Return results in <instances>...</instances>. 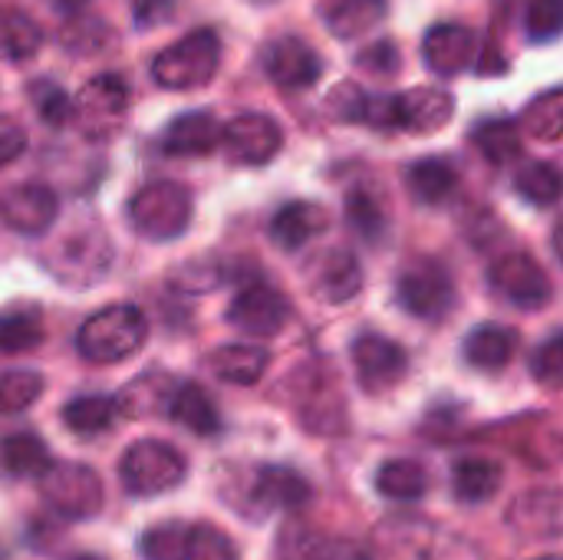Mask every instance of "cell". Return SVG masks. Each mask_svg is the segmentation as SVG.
<instances>
[{
    "mask_svg": "<svg viewBox=\"0 0 563 560\" xmlns=\"http://www.w3.org/2000/svg\"><path fill=\"white\" fill-rule=\"evenodd\" d=\"M145 333H148V323L142 310L132 304H115V307L92 314L79 327L76 347L89 363H122L145 343Z\"/></svg>",
    "mask_w": 563,
    "mask_h": 560,
    "instance_id": "cell-1",
    "label": "cell"
},
{
    "mask_svg": "<svg viewBox=\"0 0 563 560\" xmlns=\"http://www.w3.org/2000/svg\"><path fill=\"white\" fill-rule=\"evenodd\" d=\"M221 63V40L214 30H195L162 50L152 63V76L165 89H195L205 86Z\"/></svg>",
    "mask_w": 563,
    "mask_h": 560,
    "instance_id": "cell-2",
    "label": "cell"
},
{
    "mask_svg": "<svg viewBox=\"0 0 563 560\" xmlns=\"http://www.w3.org/2000/svg\"><path fill=\"white\" fill-rule=\"evenodd\" d=\"M191 195L178 182H152L129 201V221L142 238L168 241L188 228Z\"/></svg>",
    "mask_w": 563,
    "mask_h": 560,
    "instance_id": "cell-3",
    "label": "cell"
},
{
    "mask_svg": "<svg viewBox=\"0 0 563 560\" xmlns=\"http://www.w3.org/2000/svg\"><path fill=\"white\" fill-rule=\"evenodd\" d=\"M119 475L132 495L152 498V495L175 488L185 479V459L175 446L158 442V439H145V442H135L122 455Z\"/></svg>",
    "mask_w": 563,
    "mask_h": 560,
    "instance_id": "cell-4",
    "label": "cell"
},
{
    "mask_svg": "<svg viewBox=\"0 0 563 560\" xmlns=\"http://www.w3.org/2000/svg\"><path fill=\"white\" fill-rule=\"evenodd\" d=\"M396 294L399 304L419 320H442L455 307V281L449 267H442L432 257H419L406 264L396 281Z\"/></svg>",
    "mask_w": 563,
    "mask_h": 560,
    "instance_id": "cell-5",
    "label": "cell"
},
{
    "mask_svg": "<svg viewBox=\"0 0 563 560\" xmlns=\"http://www.w3.org/2000/svg\"><path fill=\"white\" fill-rule=\"evenodd\" d=\"M488 281H492V287H495L505 300H511L515 307H525V310L548 307L551 297H554V284H551L548 271H544L528 251L501 254V257L492 264Z\"/></svg>",
    "mask_w": 563,
    "mask_h": 560,
    "instance_id": "cell-6",
    "label": "cell"
},
{
    "mask_svg": "<svg viewBox=\"0 0 563 560\" xmlns=\"http://www.w3.org/2000/svg\"><path fill=\"white\" fill-rule=\"evenodd\" d=\"M218 145L238 165H267L280 152L284 132L271 116L247 112V116H234L228 125H221V142Z\"/></svg>",
    "mask_w": 563,
    "mask_h": 560,
    "instance_id": "cell-7",
    "label": "cell"
},
{
    "mask_svg": "<svg viewBox=\"0 0 563 560\" xmlns=\"http://www.w3.org/2000/svg\"><path fill=\"white\" fill-rule=\"evenodd\" d=\"M353 366L356 376L363 383V389L369 393H386L393 386H399L409 373V356L406 350L379 333H360L353 340Z\"/></svg>",
    "mask_w": 563,
    "mask_h": 560,
    "instance_id": "cell-8",
    "label": "cell"
},
{
    "mask_svg": "<svg viewBox=\"0 0 563 560\" xmlns=\"http://www.w3.org/2000/svg\"><path fill=\"white\" fill-rule=\"evenodd\" d=\"M287 317H290L287 297L277 287L264 284V281L247 284L234 297V304L228 310L231 327H238V330H244L251 337H274V333H280L284 323H287Z\"/></svg>",
    "mask_w": 563,
    "mask_h": 560,
    "instance_id": "cell-9",
    "label": "cell"
},
{
    "mask_svg": "<svg viewBox=\"0 0 563 560\" xmlns=\"http://www.w3.org/2000/svg\"><path fill=\"white\" fill-rule=\"evenodd\" d=\"M129 109V86L119 76H96L82 86V92L73 102V116L82 122L86 132L106 135L112 132Z\"/></svg>",
    "mask_w": 563,
    "mask_h": 560,
    "instance_id": "cell-10",
    "label": "cell"
},
{
    "mask_svg": "<svg viewBox=\"0 0 563 560\" xmlns=\"http://www.w3.org/2000/svg\"><path fill=\"white\" fill-rule=\"evenodd\" d=\"M264 69L280 89H307L320 79V53L300 36H280L264 50Z\"/></svg>",
    "mask_w": 563,
    "mask_h": 560,
    "instance_id": "cell-11",
    "label": "cell"
},
{
    "mask_svg": "<svg viewBox=\"0 0 563 560\" xmlns=\"http://www.w3.org/2000/svg\"><path fill=\"white\" fill-rule=\"evenodd\" d=\"M396 102V129L416 132V135H429L439 132L452 122L455 102L445 89H432V86H416L406 92H393Z\"/></svg>",
    "mask_w": 563,
    "mask_h": 560,
    "instance_id": "cell-12",
    "label": "cell"
},
{
    "mask_svg": "<svg viewBox=\"0 0 563 560\" xmlns=\"http://www.w3.org/2000/svg\"><path fill=\"white\" fill-rule=\"evenodd\" d=\"M46 498L69 518H82L99 512L102 505V485L96 479V472L79 469V465H63V469H49L46 475Z\"/></svg>",
    "mask_w": 563,
    "mask_h": 560,
    "instance_id": "cell-13",
    "label": "cell"
},
{
    "mask_svg": "<svg viewBox=\"0 0 563 560\" xmlns=\"http://www.w3.org/2000/svg\"><path fill=\"white\" fill-rule=\"evenodd\" d=\"M56 195L46 185H16L0 198L3 221L20 234H43L56 221Z\"/></svg>",
    "mask_w": 563,
    "mask_h": 560,
    "instance_id": "cell-14",
    "label": "cell"
},
{
    "mask_svg": "<svg viewBox=\"0 0 563 560\" xmlns=\"http://www.w3.org/2000/svg\"><path fill=\"white\" fill-rule=\"evenodd\" d=\"M310 290L317 300L327 304H346L360 294L363 287V271L360 261L350 251H327L310 264V277H307Z\"/></svg>",
    "mask_w": 563,
    "mask_h": 560,
    "instance_id": "cell-15",
    "label": "cell"
},
{
    "mask_svg": "<svg viewBox=\"0 0 563 560\" xmlns=\"http://www.w3.org/2000/svg\"><path fill=\"white\" fill-rule=\"evenodd\" d=\"M475 50H478V36L459 23L432 26L422 43V56H426L429 69L439 76H459L475 59Z\"/></svg>",
    "mask_w": 563,
    "mask_h": 560,
    "instance_id": "cell-16",
    "label": "cell"
},
{
    "mask_svg": "<svg viewBox=\"0 0 563 560\" xmlns=\"http://www.w3.org/2000/svg\"><path fill=\"white\" fill-rule=\"evenodd\" d=\"M221 142V125L211 112H185L168 122L162 135V152L172 158H195L214 152Z\"/></svg>",
    "mask_w": 563,
    "mask_h": 560,
    "instance_id": "cell-17",
    "label": "cell"
},
{
    "mask_svg": "<svg viewBox=\"0 0 563 560\" xmlns=\"http://www.w3.org/2000/svg\"><path fill=\"white\" fill-rule=\"evenodd\" d=\"M330 215L317 201H290L271 218V238L280 251H300L307 241L323 234Z\"/></svg>",
    "mask_w": 563,
    "mask_h": 560,
    "instance_id": "cell-18",
    "label": "cell"
},
{
    "mask_svg": "<svg viewBox=\"0 0 563 560\" xmlns=\"http://www.w3.org/2000/svg\"><path fill=\"white\" fill-rule=\"evenodd\" d=\"M317 10L336 40H360L386 17V0H320Z\"/></svg>",
    "mask_w": 563,
    "mask_h": 560,
    "instance_id": "cell-19",
    "label": "cell"
},
{
    "mask_svg": "<svg viewBox=\"0 0 563 560\" xmlns=\"http://www.w3.org/2000/svg\"><path fill=\"white\" fill-rule=\"evenodd\" d=\"M165 413H168L181 429H188V432H195V436H205V439L214 436V432L221 429L218 406H214V399L208 396V389L198 386V383H181V386L168 396Z\"/></svg>",
    "mask_w": 563,
    "mask_h": 560,
    "instance_id": "cell-20",
    "label": "cell"
},
{
    "mask_svg": "<svg viewBox=\"0 0 563 560\" xmlns=\"http://www.w3.org/2000/svg\"><path fill=\"white\" fill-rule=\"evenodd\" d=\"M307 498H310V485L303 482V475H297L294 469H280V465L261 469L254 479V492H251V502L261 505L264 512L300 508L307 505Z\"/></svg>",
    "mask_w": 563,
    "mask_h": 560,
    "instance_id": "cell-21",
    "label": "cell"
},
{
    "mask_svg": "<svg viewBox=\"0 0 563 560\" xmlns=\"http://www.w3.org/2000/svg\"><path fill=\"white\" fill-rule=\"evenodd\" d=\"M208 363H211L214 376H221L224 383L251 386L264 376L271 353L264 347H254V343H228V347H218Z\"/></svg>",
    "mask_w": 563,
    "mask_h": 560,
    "instance_id": "cell-22",
    "label": "cell"
},
{
    "mask_svg": "<svg viewBox=\"0 0 563 560\" xmlns=\"http://www.w3.org/2000/svg\"><path fill=\"white\" fill-rule=\"evenodd\" d=\"M122 416V403L115 396H79L63 409V422L79 439L106 436Z\"/></svg>",
    "mask_w": 563,
    "mask_h": 560,
    "instance_id": "cell-23",
    "label": "cell"
},
{
    "mask_svg": "<svg viewBox=\"0 0 563 560\" xmlns=\"http://www.w3.org/2000/svg\"><path fill=\"white\" fill-rule=\"evenodd\" d=\"M406 185L416 201L422 205H442L459 188V172L445 158H419L406 172Z\"/></svg>",
    "mask_w": 563,
    "mask_h": 560,
    "instance_id": "cell-24",
    "label": "cell"
},
{
    "mask_svg": "<svg viewBox=\"0 0 563 560\" xmlns=\"http://www.w3.org/2000/svg\"><path fill=\"white\" fill-rule=\"evenodd\" d=\"M518 337L505 327H478L465 340V360L482 373H498L511 363Z\"/></svg>",
    "mask_w": 563,
    "mask_h": 560,
    "instance_id": "cell-25",
    "label": "cell"
},
{
    "mask_svg": "<svg viewBox=\"0 0 563 560\" xmlns=\"http://www.w3.org/2000/svg\"><path fill=\"white\" fill-rule=\"evenodd\" d=\"M0 465H3V472H10L16 479H43L53 469V459H49V449L43 439L20 432V436H10L0 442Z\"/></svg>",
    "mask_w": 563,
    "mask_h": 560,
    "instance_id": "cell-26",
    "label": "cell"
},
{
    "mask_svg": "<svg viewBox=\"0 0 563 560\" xmlns=\"http://www.w3.org/2000/svg\"><path fill=\"white\" fill-rule=\"evenodd\" d=\"M501 479H505L501 475V465L492 462V459H475L472 455V459L455 462V469H452V488L468 505H478V502L495 498L498 488H501Z\"/></svg>",
    "mask_w": 563,
    "mask_h": 560,
    "instance_id": "cell-27",
    "label": "cell"
},
{
    "mask_svg": "<svg viewBox=\"0 0 563 560\" xmlns=\"http://www.w3.org/2000/svg\"><path fill=\"white\" fill-rule=\"evenodd\" d=\"M346 221L366 244H379L389 231V211L369 188H353L346 195Z\"/></svg>",
    "mask_w": 563,
    "mask_h": 560,
    "instance_id": "cell-28",
    "label": "cell"
},
{
    "mask_svg": "<svg viewBox=\"0 0 563 560\" xmlns=\"http://www.w3.org/2000/svg\"><path fill=\"white\" fill-rule=\"evenodd\" d=\"M376 488L393 502H419L429 492V475L412 459H393L376 472Z\"/></svg>",
    "mask_w": 563,
    "mask_h": 560,
    "instance_id": "cell-29",
    "label": "cell"
},
{
    "mask_svg": "<svg viewBox=\"0 0 563 560\" xmlns=\"http://www.w3.org/2000/svg\"><path fill=\"white\" fill-rule=\"evenodd\" d=\"M472 142H475V149H478L492 165H508L511 158L521 155V132H518V125L508 122V119L478 122L475 132H472Z\"/></svg>",
    "mask_w": 563,
    "mask_h": 560,
    "instance_id": "cell-30",
    "label": "cell"
},
{
    "mask_svg": "<svg viewBox=\"0 0 563 560\" xmlns=\"http://www.w3.org/2000/svg\"><path fill=\"white\" fill-rule=\"evenodd\" d=\"M43 320L40 310H10L0 314V356L26 353L43 343Z\"/></svg>",
    "mask_w": 563,
    "mask_h": 560,
    "instance_id": "cell-31",
    "label": "cell"
},
{
    "mask_svg": "<svg viewBox=\"0 0 563 560\" xmlns=\"http://www.w3.org/2000/svg\"><path fill=\"white\" fill-rule=\"evenodd\" d=\"M40 50V26L20 10H0V56L30 59Z\"/></svg>",
    "mask_w": 563,
    "mask_h": 560,
    "instance_id": "cell-32",
    "label": "cell"
},
{
    "mask_svg": "<svg viewBox=\"0 0 563 560\" xmlns=\"http://www.w3.org/2000/svg\"><path fill=\"white\" fill-rule=\"evenodd\" d=\"M515 185H518L521 198H528L531 205H541V208H548V205H554L561 198V172L551 162L521 165Z\"/></svg>",
    "mask_w": 563,
    "mask_h": 560,
    "instance_id": "cell-33",
    "label": "cell"
},
{
    "mask_svg": "<svg viewBox=\"0 0 563 560\" xmlns=\"http://www.w3.org/2000/svg\"><path fill=\"white\" fill-rule=\"evenodd\" d=\"M43 393V376L33 370H10L0 373V416H13L30 409Z\"/></svg>",
    "mask_w": 563,
    "mask_h": 560,
    "instance_id": "cell-34",
    "label": "cell"
},
{
    "mask_svg": "<svg viewBox=\"0 0 563 560\" xmlns=\"http://www.w3.org/2000/svg\"><path fill=\"white\" fill-rule=\"evenodd\" d=\"M525 132L534 135V139H544V142H554L561 139L563 129V96L558 89H551L548 96H541L538 102L528 106L525 119H521Z\"/></svg>",
    "mask_w": 563,
    "mask_h": 560,
    "instance_id": "cell-35",
    "label": "cell"
},
{
    "mask_svg": "<svg viewBox=\"0 0 563 560\" xmlns=\"http://www.w3.org/2000/svg\"><path fill=\"white\" fill-rule=\"evenodd\" d=\"M30 102H33V109L40 112V119H43L46 125H53V129H59V125H66V122L73 119V99L66 96L63 86H56V83H49V79L30 83Z\"/></svg>",
    "mask_w": 563,
    "mask_h": 560,
    "instance_id": "cell-36",
    "label": "cell"
},
{
    "mask_svg": "<svg viewBox=\"0 0 563 560\" xmlns=\"http://www.w3.org/2000/svg\"><path fill=\"white\" fill-rule=\"evenodd\" d=\"M59 36H63V46L76 56H92V53L106 50V43H109V30L92 17H69L66 30Z\"/></svg>",
    "mask_w": 563,
    "mask_h": 560,
    "instance_id": "cell-37",
    "label": "cell"
},
{
    "mask_svg": "<svg viewBox=\"0 0 563 560\" xmlns=\"http://www.w3.org/2000/svg\"><path fill=\"white\" fill-rule=\"evenodd\" d=\"M185 560H238L234 545L211 525L191 528L185 541Z\"/></svg>",
    "mask_w": 563,
    "mask_h": 560,
    "instance_id": "cell-38",
    "label": "cell"
},
{
    "mask_svg": "<svg viewBox=\"0 0 563 560\" xmlns=\"http://www.w3.org/2000/svg\"><path fill=\"white\" fill-rule=\"evenodd\" d=\"M563 0H528V36L548 43L561 33Z\"/></svg>",
    "mask_w": 563,
    "mask_h": 560,
    "instance_id": "cell-39",
    "label": "cell"
},
{
    "mask_svg": "<svg viewBox=\"0 0 563 560\" xmlns=\"http://www.w3.org/2000/svg\"><path fill=\"white\" fill-rule=\"evenodd\" d=\"M185 541H188V531L178 525L155 528L142 538V554L145 560H185Z\"/></svg>",
    "mask_w": 563,
    "mask_h": 560,
    "instance_id": "cell-40",
    "label": "cell"
},
{
    "mask_svg": "<svg viewBox=\"0 0 563 560\" xmlns=\"http://www.w3.org/2000/svg\"><path fill=\"white\" fill-rule=\"evenodd\" d=\"M185 0H132V13H135V26L139 30H155L168 20H175V13L181 10Z\"/></svg>",
    "mask_w": 563,
    "mask_h": 560,
    "instance_id": "cell-41",
    "label": "cell"
},
{
    "mask_svg": "<svg viewBox=\"0 0 563 560\" xmlns=\"http://www.w3.org/2000/svg\"><path fill=\"white\" fill-rule=\"evenodd\" d=\"M356 63L366 69V73H376V76H393L399 69V50L389 43V40H379V43H369L366 50H360Z\"/></svg>",
    "mask_w": 563,
    "mask_h": 560,
    "instance_id": "cell-42",
    "label": "cell"
},
{
    "mask_svg": "<svg viewBox=\"0 0 563 560\" xmlns=\"http://www.w3.org/2000/svg\"><path fill=\"white\" fill-rule=\"evenodd\" d=\"M563 373V337L554 333L534 356V376L548 386H558Z\"/></svg>",
    "mask_w": 563,
    "mask_h": 560,
    "instance_id": "cell-43",
    "label": "cell"
},
{
    "mask_svg": "<svg viewBox=\"0 0 563 560\" xmlns=\"http://www.w3.org/2000/svg\"><path fill=\"white\" fill-rule=\"evenodd\" d=\"M26 149V129L13 116H0V165H10Z\"/></svg>",
    "mask_w": 563,
    "mask_h": 560,
    "instance_id": "cell-44",
    "label": "cell"
},
{
    "mask_svg": "<svg viewBox=\"0 0 563 560\" xmlns=\"http://www.w3.org/2000/svg\"><path fill=\"white\" fill-rule=\"evenodd\" d=\"M63 13H69V17H79V10L89 3V0H53Z\"/></svg>",
    "mask_w": 563,
    "mask_h": 560,
    "instance_id": "cell-45",
    "label": "cell"
},
{
    "mask_svg": "<svg viewBox=\"0 0 563 560\" xmlns=\"http://www.w3.org/2000/svg\"><path fill=\"white\" fill-rule=\"evenodd\" d=\"M73 560H102V558H96V554H82V558H73Z\"/></svg>",
    "mask_w": 563,
    "mask_h": 560,
    "instance_id": "cell-46",
    "label": "cell"
},
{
    "mask_svg": "<svg viewBox=\"0 0 563 560\" xmlns=\"http://www.w3.org/2000/svg\"><path fill=\"white\" fill-rule=\"evenodd\" d=\"M538 560H561V558H554V554H548V558H538Z\"/></svg>",
    "mask_w": 563,
    "mask_h": 560,
    "instance_id": "cell-47",
    "label": "cell"
}]
</instances>
